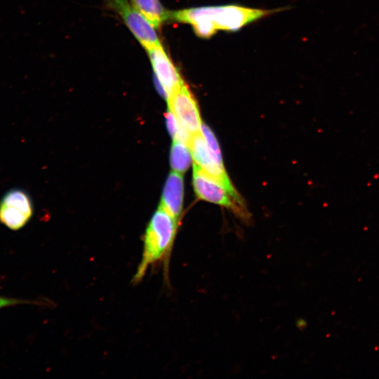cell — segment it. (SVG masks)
<instances>
[{
    "mask_svg": "<svg viewBox=\"0 0 379 379\" xmlns=\"http://www.w3.org/2000/svg\"><path fill=\"white\" fill-rule=\"evenodd\" d=\"M268 11L238 5L204 6L171 11V19L187 23L201 37L208 38L217 30L236 31Z\"/></svg>",
    "mask_w": 379,
    "mask_h": 379,
    "instance_id": "1",
    "label": "cell"
},
{
    "mask_svg": "<svg viewBox=\"0 0 379 379\" xmlns=\"http://www.w3.org/2000/svg\"><path fill=\"white\" fill-rule=\"evenodd\" d=\"M178 220L160 206L151 218L143 237L142 258L133 284L142 281L148 268L163 262L166 268L177 234Z\"/></svg>",
    "mask_w": 379,
    "mask_h": 379,
    "instance_id": "2",
    "label": "cell"
},
{
    "mask_svg": "<svg viewBox=\"0 0 379 379\" xmlns=\"http://www.w3.org/2000/svg\"><path fill=\"white\" fill-rule=\"evenodd\" d=\"M192 182L199 199L224 206L245 220L249 219L244 201L234 198L222 182L195 163L193 164Z\"/></svg>",
    "mask_w": 379,
    "mask_h": 379,
    "instance_id": "3",
    "label": "cell"
},
{
    "mask_svg": "<svg viewBox=\"0 0 379 379\" xmlns=\"http://www.w3.org/2000/svg\"><path fill=\"white\" fill-rule=\"evenodd\" d=\"M108 4L146 51L161 45L155 27L128 0H109Z\"/></svg>",
    "mask_w": 379,
    "mask_h": 379,
    "instance_id": "4",
    "label": "cell"
},
{
    "mask_svg": "<svg viewBox=\"0 0 379 379\" xmlns=\"http://www.w3.org/2000/svg\"><path fill=\"white\" fill-rule=\"evenodd\" d=\"M32 214L31 199L22 190H11L0 201V222L11 230H19L25 227Z\"/></svg>",
    "mask_w": 379,
    "mask_h": 379,
    "instance_id": "5",
    "label": "cell"
},
{
    "mask_svg": "<svg viewBox=\"0 0 379 379\" xmlns=\"http://www.w3.org/2000/svg\"><path fill=\"white\" fill-rule=\"evenodd\" d=\"M168 109L191 135L199 133L202 121L197 100L184 83L167 99Z\"/></svg>",
    "mask_w": 379,
    "mask_h": 379,
    "instance_id": "6",
    "label": "cell"
},
{
    "mask_svg": "<svg viewBox=\"0 0 379 379\" xmlns=\"http://www.w3.org/2000/svg\"><path fill=\"white\" fill-rule=\"evenodd\" d=\"M154 74L167 99L184 81L161 45L147 50Z\"/></svg>",
    "mask_w": 379,
    "mask_h": 379,
    "instance_id": "7",
    "label": "cell"
},
{
    "mask_svg": "<svg viewBox=\"0 0 379 379\" xmlns=\"http://www.w3.org/2000/svg\"><path fill=\"white\" fill-rule=\"evenodd\" d=\"M189 147L194 163L208 174L222 182L234 198L243 201L234 187L225 169L218 166L213 159L201 131L192 135Z\"/></svg>",
    "mask_w": 379,
    "mask_h": 379,
    "instance_id": "8",
    "label": "cell"
},
{
    "mask_svg": "<svg viewBox=\"0 0 379 379\" xmlns=\"http://www.w3.org/2000/svg\"><path fill=\"white\" fill-rule=\"evenodd\" d=\"M184 182L182 173L172 171L166 181L160 206L179 219L183 203Z\"/></svg>",
    "mask_w": 379,
    "mask_h": 379,
    "instance_id": "9",
    "label": "cell"
},
{
    "mask_svg": "<svg viewBox=\"0 0 379 379\" xmlns=\"http://www.w3.org/2000/svg\"><path fill=\"white\" fill-rule=\"evenodd\" d=\"M131 4L139 11L155 28L171 19V11H167L159 0H131Z\"/></svg>",
    "mask_w": 379,
    "mask_h": 379,
    "instance_id": "10",
    "label": "cell"
},
{
    "mask_svg": "<svg viewBox=\"0 0 379 379\" xmlns=\"http://www.w3.org/2000/svg\"><path fill=\"white\" fill-rule=\"evenodd\" d=\"M192 154L188 145L173 140L170 155V162L173 171L182 173L191 164Z\"/></svg>",
    "mask_w": 379,
    "mask_h": 379,
    "instance_id": "11",
    "label": "cell"
},
{
    "mask_svg": "<svg viewBox=\"0 0 379 379\" xmlns=\"http://www.w3.org/2000/svg\"><path fill=\"white\" fill-rule=\"evenodd\" d=\"M37 304V302L20 298H9L0 295V310L4 307H13L20 304Z\"/></svg>",
    "mask_w": 379,
    "mask_h": 379,
    "instance_id": "12",
    "label": "cell"
}]
</instances>
